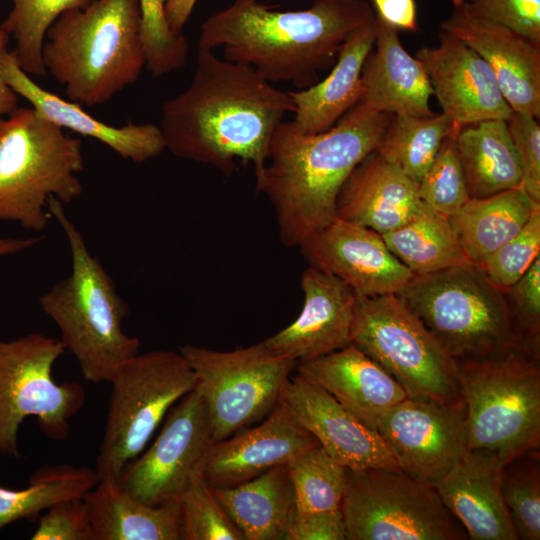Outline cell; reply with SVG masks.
Here are the masks:
<instances>
[{
	"label": "cell",
	"instance_id": "cell-10",
	"mask_svg": "<svg viewBox=\"0 0 540 540\" xmlns=\"http://www.w3.org/2000/svg\"><path fill=\"white\" fill-rule=\"evenodd\" d=\"M351 340L402 386L409 399H462L455 360L397 294L358 297Z\"/></svg>",
	"mask_w": 540,
	"mask_h": 540
},
{
	"label": "cell",
	"instance_id": "cell-34",
	"mask_svg": "<svg viewBox=\"0 0 540 540\" xmlns=\"http://www.w3.org/2000/svg\"><path fill=\"white\" fill-rule=\"evenodd\" d=\"M460 129L443 113L430 117L392 115L375 151L419 183L442 142Z\"/></svg>",
	"mask_w": 540,
	"mask_h": 540
},
{
	"label": "cell",
	"instance_id": "cell-42",
	"mask_svg": "<svg viewBox=\"0 0 540 540\" xmlns=\"http://www.w3.org/2000/svg\"><path fill=\"white\" fill-rule=\"evenodd\" d=\"M462 5L540 45V0H462Z\"/></svg>",
	"mask_w": 540,
	"mask_h": 540
},
{
	"label": "cell",
	"instance_id": "cell-15",
	"mask_svg": "<svg viewBox=\"0 0 540 540\" xmlns=\"http://www.w3.org/2000/svg\"><path fill=\"white\" fill-rule=\"evenodd\" d=\"M377 431L401 472L435 486L468 450L466 407L405 399L381 419Z\"/></svg>",
	"mask_w": 540,
	"mask_h": 540
},
{
	"label": "cell",
	"instance_id": "cell-44",
	"mask_svg": "<svg viewBox=\"0 0 540 540\" xmlns=\"http://www.w3.org/2000/svg\"><path fill=\"white\" fill-rule=\"evenodd\" d=\"M507 124L520 161V187L534 203L540 204L539 122L534 116L513 111Z\"/></svg>",
	"mask_w": 540,
	"mask_h": 540
},
{
	"label": "cell",
	"instance_id": "cell-5",
	"mask_svg": "<svg viewBox=\"0 0 540 540\" xmlns=\"http://www.w3.org/2000/svg\"><path fill=\"white\" fill-rule=\"evenodd\" d=\"M47 208L66 236L72 267L67 277L39 297L40 308L57 326L61 342L78 361L83 377L93 383L110 382L140 352L139 339L123 330L130 308L90 253L63 203L51 198Z\"/></svg>",
	"mask_w": 540,
	"mask_h": 540
},
{
	"label": "cell",
	"instance_id": "cell-45",
	"mask_svg": "<svg viewBox=\"0 0 540 540\" xmlns=\"http://www.w3.org/2000/svg\"><path fill=\"white\" fill-rule=\"evenodd\" d=\"M513 317L528 345L539 351L540 346V257L524 275L503 290Z\"/></svg>",
	"mask_w": 540,
	"mask_h": 540
},
{
	"label": "cell",
	"instance_id": "cell-1",
	"mask_svg": "<svg viewBox=\"0 0 540 540\" xmlns=\"http://www.w3.org/2000/svg\"><path fill=\"white\" fill-rule=\"evenodd\" d=\"M293 112L288 91L247 65L198 49L193 79L164 103L160 129L174 156L229 176L237 159L254 171L263 167L275 129Z\"/></svg>",
	"mask_w": 540,
	"mask_h": 540
},
{
	"label": "cell",
	"instance_id": "cell-16",
	"mask_svg": "<svg viewBox=\"0 0 540 540\" xmlns=\"http://www.w3.org/2000/svg\"><path fill=\"white\" fill-rule=\"evenodd\" d=\"M298 248L309 266L336 276L361 298L398 294L414 275L381 234L338 218Z\"/></svg>",
	"mask_w": 540,
	"mask_h": 540
},
{
	"label": "cell",
	"instance_id": "cell-23",
	"mask_svg": "<svg viewBox=\"0 0 540 540\" xmlns=\"http://www.w3.org/2000/svg\"><path fill=\"white\" fill-rule=\"evenodd\" d=\"M375 49L361 72L354 106L371 113L430 117L433 90L422 64L403 47L398 30L376 15Z\"/></svg>",
	"mask_w": 540,
	"mask_h": 540
},
{
	"label": "cell",
	"instance_id": "cell-21",
	"mask_svg": "<svg viewBox=\"0 0 540 540\" xmlns=\"http://www.w3.org/2000/svg\"><path fill=\"white\" fill-rule=\"evenodd\" d=\"M440 30L464 42L490 66L514 112L540 116V45L514 30L454 6Z\"/></svg>",
	"mask_w": 540,
	"mask_h": 540
},
{
	"label": "cell",
	"instance_id": "cell-13",
	"mask_svg": "<svg viewBox=\"0 0 540 540\" xmlns=\"http://www.w3.org/2000/svg\"><path fill=\"white\" fill-rule=\"evenodd\" d=\"M179 351L195 373L215 442L265 418L281 399L297 365L270 352L262 341L231 351L191 344Z\"/></svg>",
	"mask_w": 540,
	"mask_h": 540
},
{
	"label": "cell",
	"instance_id": "cell-41",
	"mask_svg": "<svg viewBox=\"0 0 540 540\" xmlns=\"http://www.w3.org/2000/svg\"><path fill=\"white\" fill-rule=\"evenodd\" d=\"M540 257V206L514 237L497 248L479 265L485 276L505 290L517 282Z\"/></svg>",
	"mask_w": 540,
	"mask_h": 540
},
{
	"label": "cell",
	"instance_id": "cell-18",
	"mask_svg": "<svg viewBox=\"0 0 540 540\" xmlns=\"http://www.w3.org/2000/svg\"><path fill=\"white\" fill-rule=\"evenodd\" d=\"M282 399L326 453L344 467L400 471L379 432L361 422L315 383L295 372L284 388Z\"/></svg>",
	"mask_w": 540,
	"mask_h": 540
},
{
	"label": "cell",
	"instance_id": "cell-4",
	"mask_svg": "<svg viewBox=\"0 0 540 540\" xmlns=\"http://www.w3.org/2000/svg\"><path fill=\"white\" fill-rule=\"evenodd\" d=\"M42 59L70 101L109 102L146 67L139 0H92L65 11L47 32Z\"/></svg>",
	"mask_w": 540,
	"mask_h": 540
},
{
	"label": "cell",
	"instance_id": "cell-48",
	"mask_svg": "<svg viewBox=\"0 0 540 540\" xmlns=\"http://www.w3.org/2000/svg\"><path fill=\"white\" fill-rule=\"evenodd\" d=\"M10 35L0 22V117L11 114L18 108V95L8 85L4 76V59L8 53Z\"/></svg>",
	"mask_w": 540,
	"mask_h": 540
},
{
	"label": "cell",
	"instance_id": "cell-25",
	"mask_svg": "<svg viewBox=\"0 0 540 540\" xmlns=\"http://www.w3.org/2000/svg\"><path fill=\"white\" fill-rule=\"evenodd\" d=\"M424 203L418 183L375 150L350 173L336 203V218L383 235L416 217Z\"/></svg>",
	"mask_w": 540,
	"mask_h": 540
},
{
	"label": "cell",
	"instance_id": "cell-36",
	"mask_svg": "<svg viewBox=\"0 0 540 540\" xmlns=\"http://www.w3.org/2000/svg\"><path fill=\"white\" fill-rule=\"evenodd\" d=\"M299 512L341 509L346 467L317 445L286 464Z\"/></svg>",
	"mask_w": 540,
	"mask_h": 540
},
{
	"label": "cell",
	"instance_id": "cell-32",
	"mask_svg": "<svg viewBox=\"0 0 540 540\" xmlns=\"http://www.w3.org/2000/svg\"><path fill=\"white\" fill-rule=\"evenodd\" d=\"M382 237L392 254L414 275L473 265L459 245L449 218L425 204L416 217Z\"/></svg>",
	"mask_w": 540,
	"mask_h": 540
},
{
	"label": "cell",
	"instance_id": "cell-49",
	"mask_svg": "<svg viewBox=\"0 0 540 540\" xmlns=\"http://www.w3.org/2000/svg\"><path fill=\"white\" fill-rule=\"evenodd\" d=\"M197 0H166L165 16L169 28L177 35H182Z\"/></svg>",
	"mask_w": 540,
	"mask_h": 540
},
{
	"label": "cell",
	"instance_id": "cell-12",
	"mask_svg": "<svg viewBox=\"0 0 540 540\" xmlns=\"http://www.w3.org/2000/svg\"><path fill=\"white\" fill-rule=\"evenodd\" d=\"M346 540H463L467 533L435 486L401 471L346 468Z\"/></svg>",
	"mask_w": 540,
	"mask_h": 540
},
{
	"label": "cell",
	"instance_id": "cell-26",
	"mask_svg": "<svg viewBox=\"0 0 540 540\" xmlns=\"http://www.w3.org/2000/svg\"><path fill=\"white\" fill-rule=\"evenodd\" d=\"M4 76L12 90L28 101L44 118L62 129L103 143L126 160L142 163L158 157L166 150L160 127L152 123H129L116 127L101 122L81 105L39 86L20 68L11 51H8L4 59Z\"/></svg>",
	"mask_w": 540,
	"mask_h": 540
},
{
	"label": "cell",
	"instance_id": "cell-24",
	"mask_svg": "<svg viewBox=\"0 0 540 540\" xmlns=\"http://www.w3.org/2000/svg\"><path fill=\"white\" fill-rule=\"evenodd\" d=\"M294 371L324 389L374 430L391 408L408 398L402 386L353 343L298 362Z\"/></svg>",
	"mask_w": 540,
	"mask_h": 540
},
{
	"label": "cell",
	"instance_id": "cell-38",
	"mask_svg": "<svg viewBox=\"0 0 540 540\" xmlns=\"http://www.w3.org/2000/svg\"><path fill=\"white\" fill-rule=\"evenodd\" d=\"M180 540H245L213 494L203 467L180 497Z\"/></svg>",
	"mask_w": 540,
	"mask_h": 540
},
{
	"label": "cell",
	"instance_id": "cell-35",
	"mask_svg": "<svg viewBox=\"0 0 540 540\" xmlns=\"http://www.w3.org/2000/svg\"><path fill=\"white\" fill-rule=\"evenodd\" d=\"M12 8L2 27L15 40L11 51L20 68L30 76L47 74L42 49L52 24L67 10L84 8L92 0H10Z\"/></svg>",
	"mask_w": 540,
	"mask_h": 540
},
{
	"label": "cell",
	"instance_id": "cell-3",
	"mask_svg": "<svg viewBox=\"0 0 540 540\" xmlns=\"http://www.w3.org/2000/svg\"><path fill=\"white\" fill-rule=\"evenodd\" d=\"M390 114L353 106L329 130L305 134L293 121L275 129L256 190L273 206L279 239L299 247L336 219L339 192L353 169L379 145Z\"/></svg>",
	"mask_w": 540,
	"mask_h": 540
},
{
	"label": "cell",
	"instance_id": "cell-43",
	"mask_svg": "<svg viewBox=\"0 0 540 540\" xmlns=\"http://www.w3.org/2000/svg\"><path fill=\"white\" fill-rule=\"evenodd\" d=\"M31 540H93L92 525L83 497L59 501L38 519Z\"/></svg>",
	"mask_w": 540,
	"mask_h": 540
},
{
	"label": "cell",
	"instance_id": "cell-33",
	"mask_svg": "<svg viewBox=\"0 0 540 540\" xmlns=\"http://www.w3.org/2000/svg\"><path fill=\"white\" fill-rule=\"evenodd\" d=\"M99 481L95 469L70 464L42 466L29 477L23 489L0 486V530L19 521H38L55 503L83 497Z\"/></svg>",
	"mask_w": 540,
	"mask_h": 540
},
{
	"label": "cell",
	"instance_id": "cell-9",
	"mask_svg": "<svg viewBox=\"0 0 540 540\" xmlns=\"http://www.w3.org/2000/svg\"><path fill=\"white\" fill-rule=\"evenodd\" d=\"M112 384L104 434L96 459L99 480L119 479L146 447L173 405L195 389V373L179 351L152 350L124 363Z\"/></svg>",
	"mask_w": 540,
	"mask_h": 540
},
{
	"label": "cell",
	"instance_id": "cell-31",
	"mask_svg": "<svg viewBox=\"0 0 540 540\" xmlns=\"http://www.w3.org/2000/svg\"><path fill=\"white\" fill-rule=\"evenodd\" d=\"M539 206L518 186L486 198H470L448 218L465 255L477 266L520 232Z\"/></svg>",
	"mask_w": 540,
	"mask_h": 540
},
{
	"label": "cell",
	"instance_id": "cell-22",
	"mask_svg": "<svg viewBox=\"0 0 540 540\" xmlns=\"http://www.w3.org/2000/svg\"><path fill=\"white\" fill-rule=\"evenodd\" d=\"M504 467L488 449H468L435 488L472 540H518L501 493Z\"/></svg>",
	"mask_w": 540,
	"mask_h": 540
},
{
	"label": "cell",
	"instance_id": "cell-37",
	"mask_svg": "<svg viewBox=\"0 0 540 540\" xmlns=\"http://www.w3.org/2000/svg\"><path fill=\"white\" fill-rule=\"evenodd\" d=\"M538 451L506 464L501 493L518 539H540V470Z\"/></svg>",
	"mask_w": 540,
	"mask_h": 540
},
{
	"label": "cell",
	"instance_id": "cell-20",
	"mask_svg": "<svg viewBox=\"0 0 540 540\" xmlns=\"http://www.w3.org/2000/svg\"><path fill=\"white\" fill-rule=\"evenodd\" d=\"M317 445L281 397L260 424L215 442L206 456L203 474L213 488L231 487L274 466L286 465Z\"/></svg>",
	"mask_w": 540,
	"mask_h": 540
},
{
	"label": "cell",
	"instance_id": "cell-30",
	"mask_svg": "<svg viewBox=\"0 0 540 540\" xmlns=\"http://www.w3.org/2000/svg\"><path fill=\"white\" fill-rule=\"evenodd\" d=\"M454 142L471 198H486L521 185L520 161L506 120L465 125Z\"/></svg>",
	"mask_w": 540,
	"mask_h": 540
},
{
	"label": "cell",
	"instance_id": "cell-27",
	"mask_svg": "<svg viewBox=\"0 0 540 540\" xmlns=\"http://www.w3.org/2000/svg\"><path fill=\"white\" fill-rule=\"evenodd\" d=\"M375 21L349 35L326 78L306 89L288 91L294 105L292 121L301 132L329 130L356 104L362 68L376 37Z\"/></svg>",
	"mask_w": 540,
	"mask_h": 540
},
{
	"label": "cell",
	"instance_id": "cell-47",
	"mask_svg": "<svg viewBox=\"0 0 540 540\" xmlns=\"http://www.w3.org/2000/svg\"><path fill=\"white\" fill-rule=\"evenodd\" d=\"M377 17L395 29L417 31V6L415 0H371Z\"/></svg>",
	"mask_w": 540,
	"mask_h": 540
},
{
	"label": "cell",
	"instance_id": "cell-40",
	"mask_svg": "<svg viewBox=\"0 0 540 540\" xmlns=\"http://www.w3.org/2000/svg\"><path fill=\"white\" fill-rule=\"evenodd\" d=\"M146 68L154 77L178 71L186 65L189 45L184 35L171 31L165 16L166 0H139Z\"/></svg>",
	"mask_w": 540,
	"mask_h": 540
},
{
	"label": "cell",
	"instance_id": "cell-8",
	"mask_svg": "<svg viewBox=\"0 0 540 540\" xmlns=\"http://www.w3.org/2000/svg\"><path fill=\"white\" fill-rule=\"evenodd\" d=\"M455 362L467 413L468 449L491 450L504 466L539 451V353L517 348Z\"/></svg>",
	"mask_w": 540,
	"mask_h": 540
},
{
	"label": "cell",
	"instance_id": "cell-2",
	"mask_svg": "<svg viewBox=\"0 0 540 540\" xmlns=\"http://www.w3.org/2000/svg\"><path fill=\"white\" fill-rule=\"evenodd\" d=\"M366 0H313L303 10H274L260 0H234L202 24L198 49H223L275 85L306 89L331 69L349 35L374 22Z\"/></svg>",
	"mask_w": 540,
	"mask_h": 540
},
{
	"label": "cell",
	"instance_id": "cell-6",
	"mask_svg": "<svg viewBox=\"0 0 540 540\" xmlns=\"http://www.w3.org/2000/svg\"><path fill=\"white\" fill-rule=\"evenodd\" d=\"M83 169L81 141L34 108L0 117V221L44 231L49 199L64 204L80 197Z\"/></svg>",
	"mask_w": 540,
	"mask_h": 540
},
{
	"label": "cell",
	"instance_id": "cell-39",
	"mask_svg": "<svg viewBox=\"0 0 540 540\" xmlns=\"http://www.w3.org/2000/svg\"><path fill=\"white\" fill-rule=\"evenodd\" d=\"M447 137L418 183L419 197L434 211L450 217L471 197L454 138Z\"/></svg>",
	"mask_w": 540,
	"mask_h": 540
},
{
	"label": "cell",
	"instance_id": "cell-7",
	"mask_svg": "<svg viewBox=\"0 0 540 540\" xmlns=\"http://www.w3.org/2000/svg\"><path fill=\"white\" fill-rule=\"evenodd\" d=\"M454 360L531 348L504 291L476 266L413 275L397 294Z\"/></svg>",
	"mask_w": 540,
	"mask_h": 540
},
{
	"label": "cell",
	"instance_id": "cell-28",
	"mask_svg": "<svg viewBox=\"0 0 540 540\" xmlns=\"http://www.w3.org/2000/svg\"><path fill=\"white\" fill-rule=\"evenodd\" d=\"M93 540H180V500L146 504L115 477H107L83 496Z\"/></svg>",
	"mask_w": 540,
	"mask_h": 540
},
{
	"label": "cell",
	"instance_id": "cell-50",
	"mask_svg": "<svg viewBox=\"0 0 540 540\" xmlns=\"http://www.w3.org/2000/svg\"><path fill=\"white\" fill-rule=\"evenodd\" d=\"M40 240L39 237H0V256L21 253L36 246Z\"/></svg>",
	"mask_w": 540,
	"mask_h": 540
},
{
	"label": "cell",
	"instance_id": "cell-17",
	"mask_svg": "<svg viewBox=\"0 0 540 540\" xmlns=\"http://www.w3.org/2000/svg\"><path fill=\"white\" fill-rule=\"evenodd\" d=\"M415 58L427 73L442 113L455 125L507 121L512 115L490 66L456 37L440 30L438 45L420 48Z\"/></svg>",
	"mask_w": 540,
	"mask_h": 540
},
{
	"label": "cell",
	"instance_id": "cell-19",
	"mask_svg": "<svg viewBox=\"0 0 540 540\" xmlns=\"http://www.w3.org/2000/svg\"><path fill=\"white\" fill-rule=\"evenodd\" d=\"M304 296L298 317L262 341L275 355L303 362L352 343L351 328L358 296L334 275L308 266L301 274Z\"/></svg>",
	"mask_w": 540,
	"mask_h": 540
},
{
	"label": "cell",
	"instance_id": "cell-29",
	"mask_svg": "<svg viewBox=\"0 0 540 540\" xmlns=\"http://www.w3.org/2000/svg\"><path fill=\"white\" fill-rule=\"evenodd\" d=\"M211 488L245 540H284L296 511L286 465L274 466L231 487Z\"/></svg>",
	"mask_w": 540,
	"mask_h": 540
},
{
	"label": "cell",
	"instance_id": "cell-11",
	"mask_svg": "<svg viewBox=\"0 0 540 540\" xmlns=\"http://www.w3.org/2000/svg\"><path fill=\"white\" fill-rule=\"evenodd\" d=\"M65 351L60 339L38 332L0 339V455L21 457L18 432L28 417L50 440L68 438L86 392L77 382L54 380L53 366Z\"/></svg>",
	"mask_w": 540,
	"mask_h": 540
},
{
	"label": "cell",
	"instance_id": "cell-51",
	"mask_svg": "<svg viewBox=\"0 0 540 540\" xmlns=\"http://www.w3.org/2000/svg\"><path fill=\"white\" fill-rule=\"evenodd\" d=\"M453 6H460L462 5V0H452Z\"/></svg>",
	"mask_w": 540,
	"mask_h": 540
},
{
	"label": "cell",
	"instance_id": "cell-46",
	"mask_svg": "<svg viewBox=\"0 0 540 540\" xmlns=\"http://www.w3.org/2000/svg\"><path fill=\"white\" fill-rule=\"evenodd\" d=\"M284 540H346L343 515L332 512H294Z\"/></svg>",
	"mask_w": 540,
	"mask_h": 540
},
{
	"label": "cell",
	"instance_id": "cell-14",
	"mask_svg": "<svg viewBox=\"0 0 540 540\" xmlns=\"http://www.w3.org/2000/svg\"><path fill=\"white\" fill-rule=\"evenodd\" d=\"M214 443L206 402L195 387L168 413L155 441L125 466L118 480L149 505L180 500Z\"/></svg>",
	"mask_w": 540,
	"mask_h": 540
}]
</instances>
